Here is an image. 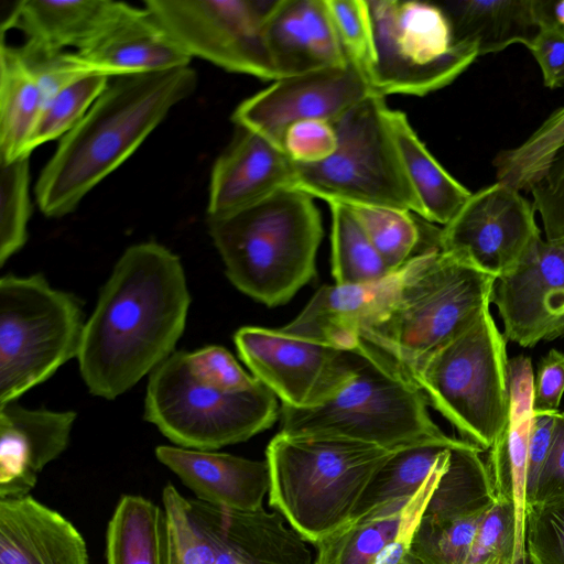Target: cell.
<instances>
[{
	"label": "cell",
	"mask_w": 564,
	"mask_h": 564,
	"mask_svg": "<svg viewBox=\"0 0 564 564\" xmlns=\"http://www.w3.org/2000/svg\"><path fill=\"white\" fill-rule=\"evenodd\" d=\"M191 304L180 258L155 241L128 247L85 323L77 356L89 392L113 400L174 351Z\"/></svg>",
	"instance_id": "1"
},
{
	"label": "cell",
	"mask_w": 564,
	"mask_h": 564,
	"mask_svg": "<svg viewBox=\"0 0 564 564\" xmlns=\"http://www.w3.org/2000/svg\"><path fill=\"white\" fill-rule=\"evenodd\" d=\"M197 83L191 66L112 77L43 166L34 188L40 210L53 218L73 213L195 91Z\"/></svg>",
	"instance_id": "2"
},
{
	"label": "cell",
	"mask_w": 564,
	"mask_h": 564,
	"mask_svg": "<svg viewBox=\"0 0 564 564\" xmlns=\"http://www.w3.org/2000/svg\"><path fill=\"white\" fill-rule=\"evenodd\" d=\"M351 351L356 355L351 378L318 406L282 404L280 433L348 440L391 452L425 443L452 448L468 444L446 435L432 421L424 394L388 355L362 338Z\"/></svg>",
	"instance_id": "3"
},
{
	"label": "cell",
	"mask_w": 564,
	"mask_h": 564,
	"mask_svg": "<svg viewBox=\"0 0 564 564\" xmlns=\"http://www.w3.org/2000/svg\"><path fill=\"white\" fill-rule=\"evenodd\" d=\"M226 275L243 294L269 307L289 302L316 274L323 238L313 197L283 188L220 217H207Z\"/></svg>",
	"instance_id": "4"
},
{
	"label": "cell",
	"mask_w": 564,
	"mask_h": 564,
	"mask_svg": "<svg viewBox=\"0 0 564 564\" xmlns=\"http://www.w3.org/2000/svg\"><path fill=\"white\" fill-rule=\"evenodd\" d=\"M393 452L359 442L278 433L269 443V505L315 545L348 523Z\"/></svg>",
	"instance_id": "5"
},
{
	"label": "cell",
	"mask_w": 564,
	"mask_h": 564,
	"mask_svg": "<svg viewBox=\"0 0 564 564\" xmlns=\"http://www.w3.org/2000/svg\"><path fill=\"white\" fill-rule=\"evenodd\" d=\"M496 280L438 247L426 249L391 311L360 338L411 378L489 308Z\"/></svg>",
	"instance_id": "6"
},
{
	"label": "cell",
	"mask_w": 564,
	"mask_h": 564,
	"mask_svg": "<svg viewBox=\"0 0 564 564\" xmlns=\"http://www.w3.org/2000/svg\"><path fill=\"white\" fill-rule=\"evenodd\" d=\"M384 97L372 93L332 123L337 144L325 160L295 163L293 188L327 203L399 208L421 217L389 122Z\"/></svg>",
	"instance_id": "7"
},
{
	"label": "cell",
	"mask_w": 564,
	"mask_h": 564,
	"mask_svg": "<svg viewBox=\"0 0 564 564\" xmlns=\"http://www.w3.org/2000/svg\"><path fill=\"white\" fill-rule=\"evenodd\" d=\"M506 343L487 308L411 376L427 403L481 452L491 447L507 414Z\"/></svg>",
	"instance_id": "8"
},
{
	"label": "cell",
	"mask_w": 564,
	"mask_h": 564,
	"mask_svg": "<svg viewBox=\"0 0 564 564\" xmlns=\"http://www.w3.org/2000/svg\"><path fill=\"white\" fill-rule=\"evenodd\" d=\"M279 415L275 394L263 383L224 391L197 380L186 351H174L149 376L144 419L180 447L215 451L271 427Z\"/></svg>",
	"instance_id": "9"
},
{
	"label": "cell",
	"mask_w": 564,
	"mask_h": 564,
	"mask_svg": "<svg viewBox=\"0 0 564 564\" xmlns=\"http://www.w3.org/2000/svg\"><path fill=\"white\" fill-rule=\"evenodd\" d=\"M85 322L79 300L44 276L0 280V404L17 401L77 358Z\"/></svg>",
	"instance_id": "10"
},
{
	"label": "cell",
	"mask_w": 564,
	"mask_h": 564,
	"mask_svg": "<svg viewBox=\"0 0 564 564\" xmlns=\"http://www.w3.org/2000/svg\"><path fill=\"white\" fill-rule=\"evenodd\" d=\"M373 58L367 73L381 96H424L454 82L479 56L474 45L454 43L436 2L366 0Z\"/></svg>",
	"instance_id": "11"
},
{
	"label": "cell",
	"mask_w": 564,
	"mask_h": 564,
	"mask_svg": "<svg viewBox=\"0 0 564 564\" xmlns=\"http://www.w3.org/2000/svg\"><path fill=\"white\" fill-rule=\"evenodd\" d=\"M272 0H147L167 33L191 56L223 69L278 79L265 39Z\"/></svg>",
	"instance_id": "12"
},
{
	"label": "cell",
	"mask_w": 564,
	"mask_h": 564,
	"mask_svg": "<svg viewBox=\"0 0 564 564\" xmlns=\"http://www.w3.org/2000/svg\"><path fill=\"white\" fill-rule=\"evenodd\" d=\"M234 341L253 377L282 404L296 409L325 403L356 368L354 351L291 337L280 329L245 326Z\"/></svg>",
	"instance_id": "13"
},
{
	"label": "cell",
	"mask_w": 564,
	"mask_h": 564,
	"mask_svg": "<svg viewBox=\"0 0 564 564\" xmlns=\"http://www.w3.org/2000/svg\"><path fill=\"white\" fill-rule=\"evenodd\" d=\"M534 214L520 191L497 181L473 193L441 229V250L498 279L541 238Z\"/></svg>",
	"instance_id": "14"
},
{
	"label": "cell",
	"mask_w": 564,
	"mask_h": 564,
	"mask_svg": "<svg viewBox=\"0 0 564 564\" xmlns=\"http://www.w3.org/2000/svg\"><path fill=\"white\" fill-rule=\"evenodd\" d=\"M372 93L364 72L348 62L278 78L243 100L231 119L237 127L258 132L282 148L290 126L305 120L333 122Z\"/></svg>",
	"instance_id": "15"
},
{
	"label": "cell",
	"mask_w": 564,
	"mask_h": 564,
	"mask_svg": "<svg viewBox=\"0 0 564 564\" xmlns=\"http://www.w3.org/2000/svg\"><path fill=\"white\" fill-rule=\"evenodd\" d=\"M491 303L506 340L531 348L564 336V246L539 238L496 280Z\"/></svg>",
	"instance_id": "16"
},
{
	"label": "cell",
	"mask_w": 564,
	"mask_h": 564,
	"mask_svg": "<svg viewBox=\"0 0 564 564\" xmlns=\"http://www.w3.org/2000/svg\"><path fill=\"white\" fill-rule=\"evenodd\" d=\"M423 251L378 281L322 286L299 316L279 329L291 337L352 350L361 334L391 311Z\"/></svg>",
	"instance_id": "17"
},
{
	"label": "cell",
	"mask_w": 564,
	"mask_h": 564,
	"mask_svg": "<svg viewBox=\"0 0 564 564\" xmlns=\"http://www.w3.org/2000/svg\"><path fill=\"white\" fill-rule=\"evenodd\" d=\"M74 52L111 78L186 67L192 59L149 9L111 0Z\"/></svg>",
	"instance_id": "18"
},
{
	"label": "cell",
	"mask_w": 564,
	"mask_h": 564,
	"mask_svg": "<svg viewBox=\"0 0 564 564\" xmlns=\"http://www.w3.org/2000/svg\"><path fill=\"white\" fill-rule=\"evenodd\" d=\"M449 454L451 449L413 496L352 519L316 544L313 564H404L425 507L447 467Z\"/></svg>",
	"instance_id": "19"
},
{
	"label": "cell",
	"mask_w": 564,
	"mask_h": 564,
	"mask_svg": "<svg viewBox=\"0 0 564 564\" xmlns=\"http://www.w3.org/2000/svg\"><path fill=\"white\" fill-rule=\"evenodd\" d=\"M237 128L230 144L214 162L207 217L232 214L293 187L295 162L285 151L258 132Z\"/></svg>",
	"instance_id": "20"
},
{
	"label": "cell",
	"mask_w": 564,
	"mask_h": 564,
	"mask_svg": "<svg viewBox=\"0 0 564 564\" xmlns=\"http://www.w3.org/2000/svg\"><path fill=\"white\" fill-rule=\"evenodd\" d=\"M73 411L0 404V498L28 496L37 475L68 446Z\"/></svg>",
	"instance_id": "21"
},
{
	"label": "cell",
	"mask_w": 564,
	"mask_h": 564,
	"mask_svg": "<svg viewBox=\"0 0 564 564\" xmlns=\"http://www.w3.org/2000/svg\"><path fill=\"white\" fill-rule=\"evenodd\" d=\"M155 456L205 503L243 512L262 509L270 487L265 459L170 445L158 446Z\"/></svg>",
	"instance_id": "22"
},
{
	"label": "cell",
	"mask_w": 564,
	"mask_h": 564,
	"mask_svg": "<svg viewBox=\"0 0 564 564\" xmlns=\"http://www.w3.org/2000/svg\"><path fill=\"white\" fill-rule=\"evenodd\" d=\"M264 39L278 78L350 62L326 0H274Z\"/></svg>",
	"instance_id": "23"
},
{
	"label": "cell",
	"mask_w": 564,
	"mask_h": 564,
	"mask_svg": "<svg viewBox=\"0 0 564 564\" xmlns=\"http://www.w3.org/2000/svg\"><path fill=\"white\" fill-rule=\"evenodd\" d=\"M533 379L530 357L519 355L508 360L507 414L486 463L496 500L510 502L516 508L518 536L523 549L527 462L534 415Z\"/></svg>",
	"instance_id": "24"
},
{
	"label": "cell",
	"mask_w": 564,
	"mask_h": 564,
	"mask_svg": "<svg viewBox=\"0 0 564 564\" xmlns=\"http://www.w3.org/2000/svg\"><path fill=\"white\" fill-rule=\"evenodd\" d=\"M0 564H89V556L75 525L28 495L0 499Z\"/></svg>",
	"instance_id": "25"
},
{
	"label": "cell",
	"mask_w": 564,
	"mask_h": 564,
	"mask_svg": "<svg viewBox=\"0 0 564 564\" xmlns=\"http://www.w3.org/2000/svg\"><path fill=\"white\" fill-rule=\"evenodd\" d=\"M436 3L448 20L454 43L474 45L479 56L498 53L516 43L529 48L540 30L533 0H446Z\"/></svg>",
	"instance_id": "26"
},
{
	"label": "cell",
	"mask_w": 564,
	"mask_h": 564,
	"mask_svg": "<svg viewBox=\"0 0 564 564\" xmlns=\"http://www.w3.org/2000/svg\"><path fill=\"white\" fill-rule=\"evenodd\" d=\"M110 0H22L15 3L1 31L19 28L23 46L46 53L77 50L94 32Z\"/></svg>",
	"instance_id": "27"
},
{
	"label": "cell",
	"mask_w": 564,
	"mask_h": 564,
	"mask_svg": "<svg viewBox=\"0 0 564 564\" xmlns=\"http://www.w3.org/2000/svg\"><path fill=\"white\" fill-rule=\"evenodd\" d=\"M388 117L405 174L421 205V217L444 227L473 193L431 154L402 111L389 109Z\"/></svg>",
	"instance_id": "28"
},
{
	"label": "cell",
	"mask_w": 564,
	"mask_h": 564,
	"mask_svg": "<svg viewBox=\"0 0 564 564\" xmlns=\"http://www.w3.org/2000/svg\"><path fill=\"white\" fill-rule=\"evenodd\" d=\"M107 564H170L171 531L164 508L123 495L108 522Z\"/></svg>",
	"instance_id": "29"
},
{
	"label": "cell",
	"mask_w": 564,
	"mask_h": 564,
	"mask_svg": "<svg viewBox=\"0 0 564 564\" xmlns=\"http://www.w3.org/2000/svg\"><path fill=\"white\" fill-rule=\"evenodd\" d=\"M42 88L15 46H0V163L30 156L28 143L43 108Z\"/></svg>",
	"instance_id": "30"
},
{
	"label": "cell",
	"mask_w": 564,
	"mask_h": 564,
	"mask_svg": "<svg viewBox=\"0 0 564 564\" xmlns=\"http://www.w3.org/2000/svg\"><path fill=\"white\" fill-rule=\"evenodd\" d=\"M451 448L443 444L425 443L393 452L367 486L351 520L413 496Z\"/></svg>",
	"instance_id": "31"
},
{
	"label": "cell",
	"mask_w": 564,
	"mask_h": 564,
	"mask_svg": "<svg viewBox=\"0 0 564 564\" xmlns=\"http://www.w3.org/2000/svg\"><path fill=\"white\" fill-rule=\"evenodd\" d=\"M328 205L332 213V273L335 282L369 283L390 274L352 208L340 203Z\"/></svg>",
	"instance_id": "32"
},
{
	"label": "cell",
	"mask_w": 564,
	"mask_h": 564,
	"mask_svg": "<svg viewBox=\"0 0 564 564\" xmlns=\"http://www.w3.org/2000/svg\"><path fill=\"white\" fill-rule=\"evenodd\" d=\"M110 79L106 75H88L46 99L28 143L29 154L43 143L61 140L73 130L107 88Z\"/></svg>",
	"instance_id": "33"
},
{
	"label": "cell",
	"mask_w": 564,
	"mask_h": 564,
	"mask_svg": "<svg viewBox=\"0 0 564 564\" xmlns=\"http://www.w3.org/2000/svg\"><path fill=\"white\" fill-rule=\"evenodd\" d=\"M564 140V107L556 109L523 143L494 160L497 181L528 191Z\"/></svg>",
	"instance_id": "34"
},
{
	"label": "cell",
	"mask_w": 564,
	"mask_h": 564,
	"mask_svg": "<svg viewBox=\"0 0 564 564\" xmlns=\"http://www.w3.org/2000/svg\"><path fill=\"white\" fill-rule=\"evenodd\" d=\"M350 207L390 272L416 254L421 231L413 213L391 207Z\"/></svg>",
	"instance_id": "35"
},
{
	"label": "cell",
	"mask_w": 564,
	"mask_h": 564,
	"mask_svg": "<svg viewBox=\"0 0 564 564\" xmlns=\"http://www.w3.org/2000/svg\"><path fill=\"white\" fill-rule=\"evenodd\" d=\"M30 156L0 163V264L28 240L31 216Z\"/></svg>",
	"instance_id": "36"
},
{
	"label": "cell",
	"mask_w": 564,
	"mask_h": 564,
	"mask_svg": "<svg viewBox=\"0 0 564 564\" xmlns=\"http://www.w3.org/2000/svg\"><path fill=\"white\" fill-rule=\"evenodd\" d=\"M465 564H527L512 503L496 500L478 527Z\"/></svg>",
	"instance_id": "37"
},
{
	"label": "cell",
	"mask_w": 564,
	"mask_h": 564,
	"mask_svg": "<svg viewBox=\"0 0 564 564\" xmlns=\"http://www.w3.org/2000/svg\"><path fill=\"white\" fill-rule=\"evenodd\" d=\"M524 540L531 564H564V499L527 506Z\"/></svg>",
	"instance_id": "38"
},
{
	"label": "cell",
	"mask_w": 564,
	"mask_h": 564,
	"mask_svg": "<svg viewBox=\"0 0 564 564\" xmlns=\"http://www.w3.org/2000/svg\"><path fill=\"white\" fill-rule=\"evenodd\" d=\"M347 57L367 77L373 58L372 28L366 0H326Z\"/></svg>",
	"instance_id": "39"
},
{
	"label": "cell",
	"mask_w": 564,
	"mask_h": 564,
	"mask_svg": "<svg viewBox=\"0 0 564 564\" xmlns=\"http://www.w3.org/2000/svg\"><path fill=\"white\" fill-rule=\"evenodd\" d=\"M528 191L541 216L546 240L564 246V140Z\"/></svg>",
	"instance_id": "40"
},
{
	"label": "cell",
	"mask_w": 564,
	"mask_h": 564,
	"mask_svg": "<svg viewBox=\"0 0 564 564\" xmlns=\"http://www.w3.org/2000/svg\"><path fill=\"white\" fill-rule=\"evenodd\" d=\"M186 362L197 380L224 391H245L259 381L249 376L221 346L212 345L193 352L186 351Z\"/></svg>",
	"instance_id": "41"
},
{
	"label": "cell",
	"mask_w": 564,
	"mask_h": 564,
	"mask_svg": "<svg viewBox=\"0 0 564 564\" xmlns=\"http://www.w3.org/2000/svg\"><path fill=\"white\" fill-rule=\"evenodd\" d=\"M337 144L330 122L305 120L290 126L283 137L282 148L295 162L317 163L328 158Z\"/></svg>",
	"instance_id": "42"
},
{
	"label": "cell",
	"mask_w": 564,
	"mask_h": 564,
	"mask_svg": "<svg viewBox=\"0 0 564 564\" xmlns=\"http://www.w3.org/2000/svg\"><path fill=\"white\" fill-rule=\"evenodd\" d=\"M560 499H564V412L557 411L552 443L529 505Z\"/></svg>",
	"instance_id": "43"
},
{
	"label": "cell",
	"mask_w": 564,
	"mask_h": 564,
	"mask_svg": "<svg viewBox=\"0 0 564 564\" xmlns=\"http://www.w3.org/2000/svg\"><path fill=\"white\" fill-rule=\"evenodd\" d=\"M564 394V352L551 349L541 358L533 379V411L557 412Z\"/></svg>",
	"instance_id": "44"
},
{
	"label": "cell",
	"mask_w": 564,
	"mask_h": 564,
	"mask_svg": "<svg viewBox=\"0 0 564 564\" xmlns=\"http://www.w3.org/2000/svg\"><path fill=\"white\" fill-rule=\"evenodd\" d=\"M529 50L541 68L544 85L550 89L564 86V32L540 24Z\"/></svg>",
	"instance_id": "45"
},
{
	"label": "cell",
	"mask_w": 564,
	"mask_h": 564,
	"mask_svg": "<svg viewBox=\"0 0 564 564\" xmlns=\"http://www.w3.org/2000/svg\"><path fill=\"white\" fill-rule=\"evenodd\" d=\"M556 412H536L533 415L529 443L525 480V502L530 503L539 474L546 459L555 424Z\"/></svg>",
	"instance_id": "46"
},
{
	"label": "cell",
	"mask_w": 564,
	"mask_h": 564,
	"mask_svg": "<svg viewBox=\"0 0 564 564\" xmlns=\"http://www.w3.org/2000/svg\"><path fill=\"white\" fill-rule=\"evenodd\" d=\"M533 6L540 24L564 32V0H533Z\"/></svg>",
	"instance_id": "47"
},
{
	"label": "cell",
	"mask_w": 564,
	"mask_h": 564,
	"mask_svg": "<svg viewBox=\"0 0 564 564\" xmlns=\"http://www.w3.org/2000/svg\"><path fill=\"white\" fill-rule=\"evenodd\" d=\"M170 564H178L177 563L175 544H174V541H173V538H172V533H171V562H170Z\"/></svg>",
	"instance_id": "48"
},
{
	"label": "cell",
	"mask_w": 564,
	"mask_h": 564,
	"mask_svg": "<svg viewBox=\"0 0 564 564\" xmlns=\"http://www.w3.org/2000/svg\"><path fill=\"white\" fill-rule=\"evenodd\" d=\"M404 564H416L410 556Z\"/></svg>",
	"instance_id": "49"
}]
</instances>
